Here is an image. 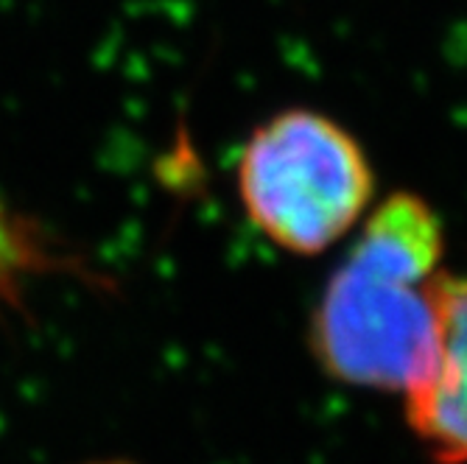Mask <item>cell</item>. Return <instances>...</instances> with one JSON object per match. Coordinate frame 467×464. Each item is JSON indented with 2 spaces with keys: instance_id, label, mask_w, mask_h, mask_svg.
I'll return each instance as SVG.
<instances>
[{
  "instance_id": "cell-1",
  "label": "cell",
  "mask_w": 467,
  "mask_h": 464,
  "mask_svg": "<svg viewBox=\"0 0 467 464\" xmlns=\"http://www.w3.org/2000/svg\"><path fill=\"white\" fill-rule=\"evenodd\" d=\"M445 227L417 193L398 191L361 227L311 316V350L333 381L414 392L437 364Z\"/></svg>"
},
{
  "instance_id": "cell-2",
  "label": "cell",
  "mask_w": 467,
  "mask_h": 464,
  "mask_svg": "<svg viewBox=\"0 0 467 464\" xmlns=\"http://www.w3.org/2000/svg\"><path fill=\"white\" fill-rule=\"evenodd\" d=\"M238 199L252 227L291 255H319L345 238L375 193L361 143L325 112L291 107L249 135Z\"/></svg>"
},
{
  "instance_id": "cell-3",
  "label": "cell",
  "mask_w": 467,
  "mask_h": 464,
  "mask_svg": "<svg viewBox=\"0 0 467 464\" xmlns=\"http://www.w3.org/2000/svg\"><path fill=\"white\" fill-rule=\"evenodd\" d=\"M403 400L406 423L429 459L467 464V274L445 272L437 364Z\"/></svg>"
},
{
  "instance_id": "cell-4",
  "label": "cell",
  "mask_w": 467,
  "mask_h": 464,
  "mask_svg": "<svg viewBox=\"0 0 467 464\" xmlns=\"http://www.w3.org/2000/svg\"><path fill=\"white\" fill-rule=\"evenodd\" d=\"M48 277H78L96 283L76 255L0 199V311H20L28 288Z\"/></svg>"
},
{
  "instance_id": "cell-5",
  "label": "cell",
  "mask_w": 467,
  "mask_h": 464,
  "mask_svg": "<svg viewBox=\"0 0 467 464\" xmlns=\"http://www.w3.org/2000/svg\"><path fill=\"white\" fill-rule=\"evenodd\" d=\"M90 464H130V461H90Z\"/></svg>"
}]
</instances>
